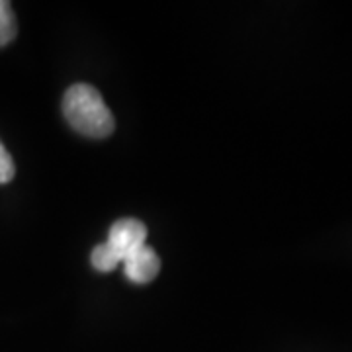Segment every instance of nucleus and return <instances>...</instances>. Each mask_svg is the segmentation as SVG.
I'll return each instance as SVG.
<instances>
[{
	"label": "nucleus",
	"mask_w": 352,
	"mask_h": 352,
	"mask_svg": "<svg viewBox=\"0 0 352 352\" xmlns=\"http://www.w3.org/2000/svg\"><path fill=\"white\" fill-rule=\"evenodd\" d=\"M63 113L71 127L87 138H108L116 127L112 112L100 92L85 82L73 85L65 92Z\"/></svg>",
	"instance_id": "f257e3e1"
},
{
	"label": "nucleus",
	"mask_w": 352,
	"mask_h": 352,
	"mask_svg": "<svg viewBox=\"0 0 352 352\" xmlns=\"http://www.w3.org/2000/svg\"><path fill=\"white\" fill-rule=\"evenodd\" d=\"M147 239V227L145 223H141L139 219L133 217H126L116 221L110 229V235L106 245L113 251V254L122 261H126L131 252H135L145 245Z\"/></svg>",
	"instance_id": "f03ea898"
},
{
	"label": "nucleus",
	"mask_w": 352,
	"mask_h": 352,
	"mask_svg": "<svg viewBox=\"0 0 352 352\" xmlns=\"http://www.w3.org/2000/svg\"><path fill=\"white\" fill-rule=\"evenodd\" d=\"M124 263H126L127 280H131L133 284H147V282L155 280V276L161 270L159 254L147 245H143L141 249L131 252Z\"/></svg>",
	"instance_id": "7ed1b4c3"
},
{
	"label": "nucleus",
	"mask_w": 352,
	"mask_h": 352,
	"mask_svg": "<svg viewBox=\"0 0 352 352\" xmlns=\"http://www.w3.org/2000/svg\"><path fill=\"white\" fill-rule=\"evenodd\" d=\"M18 34V25H16V16L12 12L10 2L0 0V47L8 45Z\"/></svg>",
	"instance_id": "20e7f679"
},
{
	"label": "nucleus",
	"mask_w": 352,
	"mask_h": 352,
	"mask_svg": "<svg viewBox=\"0 0 352 352\" xmlns=\"http://www.w3.org/2000/svg\"><path fill=\"white\" fill-rule=\"evenodd\" d=\"M90 261H92V266H94L96 270H100V272H112L113 268L118 266V263H120V258L113 254V251L106 245V243L94 247Z\"/></svg>",
	"instance_id": "39448f33"
},
{
	"label": "nucleus",
	"mask_w": 352,
	"mask_h": 352,
	"mask_svg": "<svg viewBox=\"0 0 352 352\" xmlns=\"http://www.w3.org/2000/svg\"><path fill=\"white\" fill-rule=\"evenodd\" d=\"M16 175V166H14L10 153L6 151V147L0 143V184L10 182Z\"/></svg>",
	"instance_id": "423d86ee"
}]
</instances>
